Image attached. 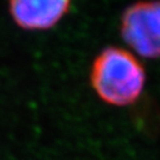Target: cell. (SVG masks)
<instances>
[{"instance_id": "obj_2", "label": "cell", "mask_w": 160, "mask_h": 160, "mask_svg": "<svg viewBox=\"0 0 160 160\" xmlns=\"http://www.w3.org/2000/svg\"><path fill=\"white\" fill-rule=\"evenodd\" d=\"M122 39L143 58H160V0H143L123 11L120 22Z\"/></svg>"}, {"instance_id": "obj_1", "label": "cell", "mask_w": 160, "mask_h": 160, "mask_svg": "<svg viewBox=\"0 0 160 160\" xmlns=\"http://www.w3.org/2000/svg\"><path fill=\"white\" fill-rule=\"evenodd\" d=\"M146 82L142 64L125 49L108 46L97 55L90 69V83L97 96L123 107L140 97Z\"/></svg>"}, {"instance_id": "obj_3", "label": "cell", "mask_w": 160, "mask_h": 160, "mask_svg": "<svg viewBox=\"0 0 160 160\" xmlns=\"http://www.w3.org/2000/svg\"><path fill=\"white\" fill-rule=\"evenodd\" d=\"M10 13L24 30L53 28L68 13L70 0H8Z\"/></svg>"}]
</instances>
